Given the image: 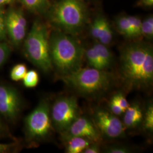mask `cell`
<instances>
[{"instance_id": "1", "label": "cell", "mask_w": 153, "mask_h": 153, "mask_svg": "<svg viewBox=\"0 0 153 153\" xmlns=\"http://www.w3.org/2000/svg\"><path fill=\"white\" fill-rule=\"evenodd\" d=\"M121 74L128 88L146 89L153 81V49L146 42L126 44L121 50Z\"/></svg>"}, {"instance_id": "8", "label": "cell", "mask_w": 153, "mask_h": 153, "mask_svg": "<svg viewBox=\"0 0 153 153\" xmlns=\"http://www.w3.org/2000/svg\"><path fill=\"white\" fill-rule=\"evenodd\" d=\"M7 36L15 46L22 44L26 36L27 21L21 9L11 7L5 11Z\"/></svg>"}, {"instance_id": "21", "label": "cell", "mask_w": 153, "mask_h": 153, "mask_svg": "<svg viewBox=\"0 0 153 153\" xmlns=\"http://www.w3.org/2000/svg\"><path fill=\"white\" fill-rule=\"evenodd\" d=\"M23 80V85L26 88H35L38 84L39 80L38 73L37 71L33 70L27 71Z\"/></svg>"}, {"instance_id": "30", "label": "cell", "mask_w": 153, "mask_h": 153, "mask_svg": "<svg viewBox=\"0 0 153 153\" xmlns=\"http://www.w3.org/2000/svg\"><path fill=\"white\" fill-rule=\"evenodd\" d=\"M136 5L138 7L151 8L153 6V0H138Z\"/></svg>"}, {"instance_id": "9", "label": "cell", "mask_w": 153, "mask_h": 153, "mask_svg": "<svg viewBox=\"0 0 153 153\" xmlns=\"http://www.w3.org/2000/svg\"><path fill=\"white\" fill-rule=\"evenodd\" d=\"M22 107L21 96L16 89L6 85H0V114L14 120Z\"/></svg>"}, {"instance_id": "16", "label": "cell", "mask_w": 153, "mask_h": 153, "mask_svg": "<svg viewBox=\"0 0 153 153\" xmlns=\"http://www.w3.org/2000/svg\"><path fill=\"white\" fill-rule=\"evenodd\" d=\"M115 26L118 32L126 38L133 39L129 16L122 14L115 19Z\"/></svg>"}, {"instance_id": "19", "label": "cell", "mask_w": 153, "mask_h": 153, "mask_svg": "<svg viewBox=\"0 0 153 153\" xmlns=\"http://www.w3.org/2000/svg\"><path fill=\"white\" fill-rule=\"evenodd\" d=\"M141 36L152 40L153 38V16L150 14L141 23Z\"/></svg>"}, {"instance_id": "22", "label": "cell", "mask_w": 153, "mask_h": 153, "mask_svg": "<svg viewBox=\"0 0 153 153\" xmlns=\"http://www.w3.org/2000/svg\"><path fill=\"white\" fill-rule=\"evenodd\" d=\"M129 20L131 25L133 39L139 38L141 36L142 20L138 16H129Z\"/></svg>"}, {"instance_id": "2", "label": "cell", "mask_w": 153, "mask_h": 153, "mask_svg": "<svg viewBox=\"0 0 153 153\" xmlns=\"http://www.w3.org/2000/svg\"><path fill=\"white\" fill-rule=\"evenodd\" d=\"M49 48L52 65L61 76L81 68L85 51L75 36L55 32L49 37Z\"/></svg>"}, {"instance_id": "18", "label": "cell", "mask_w": 153, "mask_h": 153, "mask_svg": "<svg viewBox=\"0 0 153 153\" xmlns=\"http://www.w3.org/2000/svg\"><path fill=\"white\" fill-rule=\"evenodd\" d=\"M88 65L91 68L103 70L98 55L94 47L92 46L85 51V54Z\"/></svg>"}, {"instance_id": "26", "label": "cell", "mask_w": 153, "mask_h": 153, "mask_svg": "<svg viewBox=\"0 0 153 153\" xmlns=\"http://www.w3.org/2000/svg\"><path fill=\"white\" fill-rule=\"evenodd\" d=\"M113 98L115 99L117 103L119 105V106L124 111L128 108L130 105L128 103L124 95L121 93H117L113 97Z\"/></svg>"}, {"instance_id": "4", "label": "cell", "mask_w": 153, "mask_h": 153, "mask_svg": "<svg viewBox=\"0 0 153 153\" xmlns=\"http://www.w3.org/2000/svg\"><path fill=\"white\" fill-rule=\"evenodd\" d=\"M49 37L47 25L37 19L33 23L24 40L25 52L28 59L46 73L53 68L50 55Z\"/></svg>"}, {"instance_id": "23", "label": "cell", "mask_w": 153, "mask_h": 153, "mask_svg": "<svg viewBox=\"0 0 153 153\" xmlns=\"http://www.w3.org/2000/svg\"><path fill=\"white\" fill-rule=\"evenodd\" d=\"M143 120L144 129L149 131H153V105H150L147 108L145 113Z\"/></svg>"}, {"instance_id": "5", "label": "cell", "mask_w": 153, "mask_h": 153, "mask_svg": "<svg viewBox=\"0 0 153 153\" xmlns=\"http://www.w3.org/2000/svg\"><path fill=\"white\" fill-rule=\"evenodd\" d=\"M60 78L69 86L86 94H94L104 91L112 82L109 73L104 70L94 68H81Z\"/></svg>"}, {"instance_id": "10", "label": "cell", "mask_w": 153, "mask_h": 153, "mask_svg": "<svg viewBox=\"0 0 153 153\" xmlns=\"http://www.w3.org/2000/svg\"><path fill=\"white\" fill-rule=\"evenodd\" d=\"M62 134L65 141L73 137H84L96 143L101 140L96 126L85 117L79 116L65 131L62 133Z\"/></svg>"}, {"instance_id": "3", "label": "cell", "mask_w": 153, "mask_h": 153, "mask_svg": "<svg viewBox=\"0 0 153 153\" xmlns=\"http://www.w3.org/2000/svg\"><path fill=\"white\" fill-rule=\"evenodd\" d=\"M47 13L51 24L58 31L73 36L81 33L88 22L84 0H59Z\"/></svg>"}, {"instance_id": "12", "label": "cell", "mask_w": 153, "mask_h": 153, "mask_svg": "<svg viewBox=\"0 0 153 153\" xmlns=\"http://www.w3.org/2000/svg\"><path fill=\"white\" fill-rule=\"evenodd\" d=\"M90 33L97 42L107 45L113 39V31L108 19L102 14L96 16L90 26Z\"/></svg>"}, {"instance_id": "6", "label": "cell", "mask_w": 153, "mask_h": 153, "mask_svg": "<svg viewBox=\"0 0 153 153\" xmlns=\"http://www.w3.org/2000/svg\"><path fill=\"white\" fill-rule=\"evenodd\" d=\"M49 105L47 100H42L26 117L25 126L29 140H40L48 135L52 126Z\"/></svg>"}, {"instance_id": "11", "label": "cell", "mask_w": 153, "mask_h": 153, "mask_svg": "<svg viewBox=\"0 0 153 153\" xmlns=\"http://www.w3.org/2000/svg\"><path fill=\"white\" fill-rule=\"evenodd\" d=\"M95 126L99 132L109 138H116L124 133L123 123L115 115L103 110L95 114Z\"/></svg>"}, {"instance_id": "20", "label": "cell", "mask_w": 153, "mask_h": 153, "mask_svg": "<svg viewBox=\"0 0 153 153\" xmlns=\"http://www.w3.org/2000/svg\"><path fill=\"white\" fill-rule=\"evenodd\" d=\"M27 72V67L23 64H19L14 66L10 72V78L13 81H19L23 79Z\"/></svg>"}, {"instance_id": "27", "label": "cell", "mask_w": 153, "mask_h": 153, "mask_svg": "<svg viewBox=\"0 0 153 153\" xmlns=\"http://www.w3.org/2000/svg\"><path fill=\"white\" fill-rule=\"evenodd\" d=\"M109 108L112 113L115 115H120L125 111L121 108L119 105L117 103L115 99L112 97L110 102L109 104Z\"/></svg>"}, {"instance_id": "25", "label": "cell", "mask_w": 153, "mask_h": 153, "mask_svg": "<svg viewBox=\"0 0 153 153\" xmlns=\"http://www.w3.org/2000/svg\"><path fill=\"white\" fill-rule=\"evenodd\" d=\"M5 10L0 6V41H5L7 38L5 27Z\"/></svg>"}, {"instance_id": "33", "label": "cell", "mask_w": 153, "mask_h": 153, "mask_svg": "<svg viewBox=\"0 0 153 153\" xmlns=\"http://www.w3.org/2000/svg\"><path fill=\"white\" fill-rule=\"evenodd\" d=\"M3 130H4V126H3V124H2V121H1V119H0V134L3 131Z\"/></svg>"}, {"instance_id": "32", "label": "cell", "mask_w": 153, "mask_h": 153, "mask_svg": "<svg viewBox=\"0 0 153 153\" xmlns=\"http://www.w3.org/2000/svg\"><path fill=\"white\" fill-rule=\"evenodd\" d=\"M16 0H0V6L4 7V6L10 5L14 3Z\"/></svg>"}, {"instance_id": "29", "label": "cell", "mask_w": 153, "mask_h": 153, "mask_svg": "<svg viewBox=\"0 0 153 153\" xmlns=\"http://www.w3.org/2000/svg\"><path fill=\"white\" fill-rule=\"evenodd\" d=\"M100 152V150L98 144L96 142L91 143L88 148H86L83 153H99Z\"/></svg>"}, {"instance_id": "28", "label": "cell", "mask_w": 153, "mask_h": 153, "mask_svg": "<svg viewBox=\"0 0 153 153\" xmlns=\"http://www.w3.org/2000/svg\"><path fill=\"white\" fill-rule=\"evenodd\" d=\"M129 149L125 146H115L109 148L106 150V153H129Z\"/></svg>"}, {"instance_id": "31", "label": "cell", "mask_w": 153, "mask_h": 153, "mask_svg": "<svg viewBox=\"0 0 153 153\" xmlns=\"http://www.w3.org/2000/svg\"><path fill=\"white\" fill-rule=\"evenodd\" d=\"M12 147L10 144H6L0 143V153H5Z\"/></svg>"}, {"instance_id": "15", "label": "cell", "mask_w": 153, "mask_h": 153, "mask_svg": "<svg viewBox=\"0 0 153 153\" xmlns=\"http://www.w3.org/2000/svg\"><path fill=\"white\" fill-rule=\"evenodd\" d=\"M23 6L31 12L36 14L47 13L51 7L49 0H19Z\"/></svg>"}, {"instance_id": "14", "label": "cell", "mask_w": 153, "mask_h": 153, "mask_svg": "<svg viewBox=\"0 0 153 153\" xmlns=\"http://www.w3.org/2000/svg\"><path fill=\"white\" fill-rule=\"evenodd\" d=\"M66 141V152L68 153H82L92 142L88 138L81 137H71Z\"/></svg>"}, {"instance_id": "7", "label": "cell", "mask_w": 153, "mask_h": 153, "mask_svg": "<svg viewBox=\"0 0 153 153\" xmlns=\"http://www.w3.org/2000/svg\"><path fill=\"white\" fill-rule=\"evenodd\" d=\"M52 124L55 129L63 133L79 117L77 100L73 97H63L55 101L51 112Z\"/></svg>"}, {"instance_id": "24", "label": "cell", "mask_w": 153, "mask_h": 153, "mask_svg": "<svg viewBox=\"0 0 153 153\" xmlns=\"http://www.w3.org/2000/svg\"><path fill=\"white\" fill-rule=\"evenodd\" d=\"M11 53V48L4 41H0V67L3 65Z\"/></svg>"}, {"instance_id": "17", "label": "cell", "mask_w": 153, "mask_h": 153, "mask_svg": "<svg viewBox=\"0 0 153 153\" xmlns=\"http://www.w3.org/2000/svg\"><path fill=\"white\" fill-rule=\"evenodd\" d=\"M98 55L103 70L108 68L112 62V55L107 45L96 42L93 45Z\"/></svg>"}, {"instance_id": "13", "label": "cell", "mask_w": 153, "mask_h": 153, "mask_svg": "<svg viewBox=\"0 0 153 153\" xmlns=\"http://www.w3.org/2000/svg\"><path fill=\"white\" fill-rule=\"evenodd\" d=\"M124 112V124L126 128H134L143 120L142 109L137 103L129 105Z\"/></svg>"}]
</instances>
